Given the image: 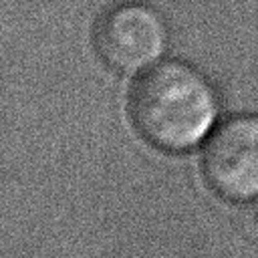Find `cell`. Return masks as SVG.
I'll list each match as a JSON object with an SVG mask.
<instances>
[{"instance_id": "6da1fadb", "label": "cell", "mask_w": 258, "mask_h": 258, "mask_svg": "<svg viewBox=\"0 0 258 258\" xmlns=\"http://www.w3.org/2000/svg\"><path fill=\"white\" fill-rule=\"evenodd\" d=\"M137 131L165 151H187L204 141L218 115L210 81L191 64L165 60L149 69L129 97Z\"/></svg>"}, {"instance_id": "7a4b0ae2", "label": "cell", "mask_w": 258, "mask_h": 258, "mask_svg": "<svg viewBox=\"0 0 258 258\" xmlns=\"http://www.w3.org/2000/svg\"><path fill=\"white\" fill-rule=\"evenodd\" d=\"M169 40L167 22L155 8L139 2L109 8L95 26V48L117 73L133 75L155 62Z\"/></svg>"}, {"instance_id": "3957f363", "label": "cell", "mask_w": 258, "mask_h": 258, "mask_svg": "<svg viewBox=\"0 0 258 258\" xmlns=\"http://www.w3.org/2000/svg\"><path fill=\"white\" fill-rule=\"evenodd\" d=\"M204 173L216 194L232 202L258 196V117L238 115L222 123L204 151Z\"/></svg>"}, {"instance_id": "277c9868", "label": "cell", "mask_w": 258, "mask_h": 258, "mask_svg": "<svg viewBox=\"0 0 258 258\" xmlns=\"http://www.w3.org/2000/svg\"><path fill=\"white\" fill-rule=\"evenodd\" d=\"M238 224L246 236H250L252 240H258V196L248 200V204L240 210Z\"/></svg>"}]
</instances>
